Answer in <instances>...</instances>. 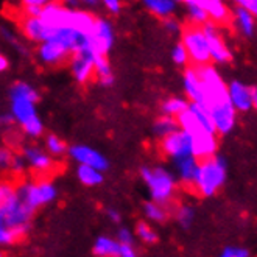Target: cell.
Returning <instances> with one entry per match:
<instances>
[{
    "instance_id": "15",
    "label": "cell",
    "mask_w": 257,
    "mask_h": 257,
    "mask_svg": "<svg viewBox=\"0 0 257 257\" xmlns=\"http://www.w3.org/2000/svg\"><path fill=\"white\" fill-rule=\"evenodd\" d=\"M228 95L237 112H249L252 109V87L241 81H231L228 84Z\"/></svg>"
},
{
    "instance_id": "32",
    "label": "cell",
    "mask_w": 257,
    "mask_h": 257,
    "mask_svg": "<svg viewBox=\"0 0 257 257\" xmlns=\"http://www.w3.org/2000/svg\"><path fill=\"white\" fill-rule=\"evenodd\" d=\"M134 234H136V237H138L142 243H145V245H155V243H158V232L151 228L150 224H147V223H144V221H141V223H138V226H136V231H134Z\"/></svg>"
},
{
    "instance_id": "20",
    "label": "cell",
    "mask_w": 257,
    "mask_h": 257,
    "mask_svg": "<svg viewBox=\"0 0 257 257\" xmlns=\"http://www.w3.org/2000/svg\"><path fill=\"white\" fill-rule=\"evenodd\" d=\"M255 18L252 14L241 8L238 5H235L234 11H232V16H231V24L234 25V28L237 32L243 36V38H252L255 33Z\"/></svg>"
},
{
    "instance_id": "50",
    "label": "cell",
    "mask_w": 257,
    "mask_h": 257,
    "mask_svg": "<svg viewBox=\"0 0 257 257\" xmlns=\"http://www.w3.org/2000/svg\"><path fill=\"white\" fill-rule=\"evenodd\" d=\"M61 2H63L66 7H69V8H77L81 0H61Z\"/></svg>"
},
{
    "instance_id": "21",
    "label": "cell",
    "mask_w": 257,
    "mask_h": 257,
    "mask_svg": "<svg viewBox=\"0 0 257 257\" xmlns=\"http://www.w3.org/2000/svg\"><path fill=\"white\" fill-rule=\"evenodd\" d=\"M200 5L207 11L210 21H214L218 25L231 24L232 11L228 8L224 0H201Z\"/></svg>"
},
{
    "instance_id": "55",
    "label": "cell",
    "mask_w": 257,
    "mask_h": 257,
    "mask_svg": "<svg viewBox=\"0 0 257 257\" xmlns=\"http://www.w3.org/2000/svg\"><path fill=\"white\" fill-rule=\"evenodd\" d=\"M0 125H2V123H0Z\"/></svg>"
},
{
    "instance_id": "4",
    "label": "cell",
    "mask_w": 257,
    "mask_h": 257,
    "mask_svg": "<svg viewBox=\"0 0 257 257\" xmlns=\"http://www.w3.org/2000/svg\"><path fill=\"white\" fill-rule=\"evenodd\" d=\"M181 42L187 49L192 66H204L212 63L207 36L204 33L203 25L190 24L184 27L183 32H181Z\"/></svg>"
},
{
    "instance_id": "13",
    "label": "cell",
    "mask_w": 257,
    "mask_h": 257,
    "mask_svg": "<svg viewBox=\"0 0 257 257\" xmlns=\"http://www.w3.org/2000/svg\"><path fill=\"white\" fill-rule=\"evenodd\" d=\"M69 155L73 161H77L78 164L90 165L98 170L106 172L109 169V162L104 158L98 150L87 147V145H73L69 148Z\"/></svg>"
},
{
    "instance_id": "47",
    "label": "cell",
    "mask_w": 257,
    "mask_h": 257,
    "mask_svg": "<svg viewBox=\"0 0 257 257\" xmlns=\"http://www.w3.org/2000/svg\"><path fill=\"white\" fill-rule=\"evenodd\" d=\"M106 215H108V218H109L112 223H115V224L122 221V215H120V212H118V210H115V209H109L108 212H106Z\"/></svg>"
},
{
    "instance_id": "27",
    "label": "cell",
    "mask_w": 257,
    "mask_h": 257,
    "mask_svg": "<svg viewBox=\"0 0 257 257\" xmlns=\"http://www.w3.org/2000/svg\"><path fill=\"white\" fill-rule=\"evenodd\" d=\"M189 104H190V101L187 97H170L162 101L161 112L172 115V117H178L189 108Z\"/></svg>"
},
{
    "instance_id": "34",
    "label": "cell",
    "mask_w": 257,
    "mask_h": 257,
    "mask_svg": "<svg viewBox=\"0 0 257 257\" xmlns=\"http://www.w3.org/2000/svg\"><path fill=\"white\" fill-rule=\"evenodd\" d=\"M11 95H19V97H27L30 100H33V101H38L39 100V94L36 92V90L27 84V83H16L13 86L11 89Z\"/></svg>"
},
{
    "instance_id": "46",
    "label": "cell",
    "mask_w": 257,
    "mask_h": 257,
    "mask_svg": "<svg viewBox=\"0 0 257 257\" xmlns=\"http://www.w3.org/2000/svg\"><path fill=\"white\" fill-rule=\"evenodd\" d=\"M52 2H55V0H22L24 5H35V7H41V8H44L45 5H49Z\"/></svg>"
},
{
    "instance_id": "26",
    "label": "cell",
    "mask_w": 257,
    "mask_h": 257,
    "mask_svg": "<svg viewBox=\"0 0 257 257\" xmlns=\"http://www.w3.org/2000/svg\"><path fill=\"white\" fill-rule=\"evenodd\" d=\"M178 128H179V123H178V118L176 117L162 114L161 117H158L155 120V123H153V134H155V138H158L161 141V139L165 138V136H169L173 131H176Z\"/></svg>"
},
{
    "instance_id": "31",
    "label": "cell",
    "mask_w": 257,
    "mask_h": 257,
    "mask_svg": "<svg viewBox=\"0 0 257 257\" xmlns=\"http://www.w3.org/2000/svg\"><path fill=\"white\" fill-rule=\"evenodd\" d=\"M175 220L181 228L189 229L195 221V209L190 204H179L175 210Z\"/></svg>"
},
{
    "instance_id": "33",
    "label": "cell",
    "mask_w": 257,
    "mask_h": 257,
    "mask_svg": "<svg viewBox=\"0 0 257 257\" xmlns=\"http://www.w3.org/2000/svg\"><path fill=\"white\" fill-rule=\"evenodd\" d=\"M170 56H172V61H173L178 67H186V66L190 63L187 49L184 47V44H183V42H178V44L173 45Z\"/></svg>"
},
{
    "instance_id": "36",
    "label": "cell",
    "mask_w": 257,
    "mask_h": 257,
    "mask_svg": "<svg viewBox=\"0 0 257 257\" xmlns=\"http://www.w3.org/2000/svg\"><path fill=\"white\" fill-rule=\"evenodd\" d=\"M18 241L21 240L13 228H10L7 224H0V245H14Z\"/></svg>"
},
{
    "instance_id": "1",
    "label": "cell",
    "mask_w": 257,
    "mask_h": 257,
    "mask_svg": "<svg viewBox=\"0 0 257 257\" xmlns=\"http://www.w3.org/2000/svg\"><path fill=\"white\" fill-rule=\"evenodd\" d=\"M203 83V104L209 109L218 136L232 133L237 123V111L228 95V84L221 78L220 72L212 64L195 66Z\"/></svg>"
},
{
    "instance_id": "8",
    "label": "cell",
    "mask_w": 257,
    "mask_h": 257,
    "mask_svg": "<svg viewBox=\"0 0 257 257\" xmlns=\"http://www.w3.org/2000/svg\"><path fill=\"white\" fill-rule=\"evenodd\" d=\"M159 150H161V153L167 159H170L172 162L178 161L181 158L195 156L193 138L183 128H178L172 134L165 136L164 139H161Z\"/></svg>"
},
{
    "instance_id": "23",
    "label": "cell",
    "mask_w": 257,
    "mask_h": 257,
    "mask_svg": "<svg viewBox=\"0 0 257 257\" xmlns=\"http://www.w3.org/2000/svg\"><path fill=\"white\" fill-rule=\"evenodd\" d=\"M92 252L100 257H120V241L112 237L101 235L95 240Z\"/></svg>"
},
{
    "instance_id": "48",
    "label": "cell",
    "mask_w": 257,
    "mask_h": 257,
    "mask_svg": "<svg viewBox=\"0 0 257 257\" xmlns=\"http://www.w3.org/2000/svg\"><path fill=\"white\" fill-rule=\"evenodd\" d=\"M14 120H16V118H14L13 112H10V114H5V115L0 117V123H4V125H13Z\"/></svg>"
},
{
    "instance_id": "9",
    "label": "cell",
    "mask_w": 257,
    "mask_h": 257,
    "mask_svg": "<svg viewBox=\"0 0 257 257\" xmlns=\"http://www.w3.org/2000/svg\"><path fill=\"white\" fill-rule=\"evenodd\" d=\"M221 25L215 24L214 21H207L203 28L204 33L207 36V42H209V49H210V58H212V63L223 66L228 64L232 59V52L229 49V45L226 44L224 36L221 33Z\"/></svg>"
},
{
    "instance_id": "17",
    "label": "cell",
    "mask_w": 257,
    "mask_h": 257,
    "mask_svg": "<svg viewBox=\"0 0 257 257\" xmlns=\"http://www.w3.org/2000/svg\"><path fill=\"white\" fill-rule=\"evenodd\" d=\"M24 156H25L30 167L33 169V172L41 173L42 176L52 173L55 170V167H56L55 161L47 153H45V151H42L38 147L25 148L24 150Z\"/></svg>"
},
{
    "instance_id": "12",
    "label": "cell",
    "mask_w": 257,
    "mask_h": 257,
    "mask_svg": "<svg viewBox=\"0 0 257 257\" xmlns=\"http://www.w3.org/2000/svg\"><path fill=\"white\" fill-rule=\"evenodd\" d=\"M72 52L66 47L63 42L56 39H47L41 42L39 47V58L44 64L47 66H59L69 61Z\"/></svg>"
},
{
    "instance_id": "54",
    "label": "cell",
    "mask_w": 257,
    "mask_h": 257,
    "mask_svg": "<svg viewBox=\"0 0 257 257\" xmlns=\"http://www.w3.org/2000/svg\"><path fill=\"white\" fill-rule=\"evenodd\" d=\"M176 2H178V4H179V2H184V0H176Z\"/></svg>"
},
{
    "instance_id": "18",
    "label": "cell",
    "mask_w": 257,
    "mask_h": 257,
    "mask_svg": "<svg viewBox=\"0 0 257 257\" xmlns=\"http://www.w3.org/2000/svg\"><path fill=\"white\" fill-rule=\"evenodd\" d=\"M21 30L28 39L42 42L49 39L52 27H49L39 16H27L21 21Z\"/></svg>"
},
{
    "instance_id": "37",
    "label": "cell",
    "mask_w": 257,
    "mask_h": 257,
    "mask_svg": "<svg viewBox=\"0 0 257 257\" xmlns=\"http://www.w3.org/2000/svg\"><path fill=\"white\" fill-rule=\"evenodd\" d=\"M14 158V151L11 147H0V172L10 170Z\"/></svg>"
},
{
    "instance_id": "49",
    "label": "cell",
    "mask_w": 257,
    "mask_h": 257,
    "mask_svg": "<svg viewBox=\"0 0 257 257\" xmlns=\"http://www.w3.org/2000/svg\"><path fill=\"white\" fill-rule=\"evenodd\" d=\"M8 66H10V63H8V59L0 53V73L2 72H5L7 69H8Z\"/></svg>"
},
{
    "instance_id": "29",
    "label": "cell",
    "mask_w": 257,
    "mask_h": 257,
    "mask_svg": "<svg viewBox=\"0 0 257 257\" xmlns=\"http://www.w3.org/2000/svg\"><path fill=\"white\" fill-rule=\"evenodd\" d=\"M18 187L11 181H0V212L18 200Z\"/></svg>"
},
{
    "instance_id": "6",
    "label": "cell",
    "mask_w": 257,
    "mask_h": 257,
    "mask_svg": "<svg viewBox=\"0 0 257 257\" xmlns=\"http://www.w3.org/2000/svg\"><path fill=\"white\" fill-rule=\"evenodd\" d=\"M98 52L92 47L89 38L87 41L81 45V47L73 52L69 64H70V72L73 78L80 84H86L95 77V58Z\"/></svg>"
},
{
    "instance_id": "43",
    "label": "cell",
    "mask_w": 257,
    "mask_h": 257,
    "mask_svg": "<svg viewBox=\"0 0 257 257\" xmlns=\"http://www.w3.org/2000/svg\"><path fill=\"white\" fill-rule=\"evenodd\" d=\"M100 2L111 14H118L122 10V0H100Z\"/></svg>"
},
{
    "instance_id": "30",
    "label": "cell",
    "mask_w": 257,
    "mask_h": 257,
    "mask_svg": "<svg viewBox=\"0 0 257 257\" xmlns=\"http://www.w3.org/2000/svg\"><path fill=\"white\" fill-rule=\"evenodd\" d=\"M186 10H187V18L190 21V24L195 25H204L207 21H210L207 11L200 5V4H195V2H187L184 4Z\"/></svg>"
},
{
    "instance_id": "45",
    "label": "cell",
    "mask_w": 257,
    "mask_h": 257,
    "mask_svg": "<svg viewBox=\"0 0 257 257\" xmlns=\"http://www.w3.org/2000/svg\"><path fill=\"white\" fill-rule=\"evenodd\" d=\"M41 7H35V5H24V14L25 16H41Z\"/></svg>"
},
{
    "instance_id": "7",
    "label": "cell",
    "mask_w": 257,
    "mask_h": 257,
    "mask_svg": "<svg viewBox=\"0 0 257 257\" xmlns=\"http://www.w3.org/2000/svg\"><path fill=\"white\" fill-rule=\"evenodd\" d=\"M18 195L25 204L36 210L38 207L49 204L56 198V187L49 179L39 178L36 181H32V183L19 184Z\"/></svg>"
},
{
    "instance_id": "11",
    "label": "cell",
    "mask_w": 257,
    "mask_h": 257,
    "mask_svg": "<svg viewBox=\"0 0 257 257\" xmlns=\"http://www.w3.org/2000/svg\"><path fill=\"white\" fill-rule=\"evenodd\" d=\"M89 41L92 44V47L101 53V55H108L109 50L112 49L114 41H115V35H114V28L112 24L108 19H101L97 18L95 27L92 35L89 36Z\"/></svg>"
},
{
    "instance_id": "10",
    "label": "cell",
    "mask_w": 257,
    "mask_h": 257,
    "mask_svg": "<svg viewBox=\"0 0 257 257\" xmlns=\"http://www.w3.org/2000/svg\"><path fill=\"white\" fill-rule=\"evenodd\" d=\"M75 8L66 7L63 2L55 0V2L45 5L41 11V19L49 27L59 28V27H72Z\"/></svg>"
},
{
    "instance_id": "22",
    "label": "cell",
    "mask_w": 257,
    "mask_h": 257,
    "mask_svg": "<svg viewBox=\"0 0 257 257\" xmlns=\"http://www.w3.org/2000/svg\"><path fill=\"white\" fill-rule=\"evenodd\" d=\"M139 2L150 14L159 19L173 16L178 8L176 0H139Z\"/></svg>"
},
{
    "instance_id": "35",
    "label": "cell",
    "mask_w": 257,
    "mask_h": 257,
    "mask_svg": "<svg viewBox=\"0 0 257 257\" xmlns=\"http://www.w3.org/2000/svg\"><path fill=\"white\" fill-rule=\"evenodd\" d=\"M45 147H47V151H49L50 155H53V156H61V155L66 153V151H69L66 144H64V141H61V139L56 138V136H53V134L49 136L47 141H45Z\"/></svg>"
},
{
    "instance_id": "2",
    "label": "cell",
    "mask_w": 257,
    "mask_h": 257,
    "mask_svg": "<svg viewBox=\"0 0 257 257\" xmlns=\"http://www.w3.org/2000/svg\"><path fill=\"white\" fill-rule=\"evenodd\" d=\"M226 176H228V164L224 158L214 155L210 158L200 159L193 190L203 198H210L224 186Z\"/></svg>"
},
{
    "instance_id": "14",
    "label": "cell",
    "mask_w": 257,
    "mask_h": 257,
    "mask_svg": "<svg viewBox=\"0 0 257 257\" xmlns=\"http://www.w3.org/2000/svg\"><path fill=\"white\" fill-rule=\"evenodd\" d=\"M198 167H200V159L196 156H187L173 161V172L176 175L178 183L187 189H193Z\"/></svg>"
},
{
    "instance_id": "53",
    "label": "cell",
    "mask_w": 257,
    "mask_h": 257,
    "mask_svg": "<svg viewBox=\"0 0 257 257\" xmlns=\"http://www.w3.org/2000/svg\"><path fill=\"white\" fill-rule=\"evenodd\" d=\"M0 224H5V218H4V214L0 212Z\"/></svg>"
},
{
    "instance_id": "51",
    "label": "cell",
    "mask_w": 257,
    "mask_h": 257,
    "mask_svg": "<svg viewBox=\"0 0 257 257\" xmlns=\"http://www.w3.org/2000/svg\"><path fill=\"white\" fill-rule=\"evenodd\" d=\"M252 109L257 111V89H252Z\"/></svg>"
},
{
    "instance_id": "41",
    "label": "cell",
    "mask_w": 257,
    "mask_h": 257,
    "mask_svg": "<svg viewBox=\"0 0 257 257\" xmlns=\"http://www.w3.org/2000/svg\"><path fill=\"white\" fill-rule=\"evenodd\" d=\"M136 234H133V231L130 228H120L117 231V240L120 243H134Z\"/></svg>"
},
{
    "instance_id": "3",
    "label": "cell",
    "mask_w": 257,
    "mask_h": 257,
    "mask_svg": "<svg viewBox=\"0 0 257 257\" xmlns=\"http://www.w3.org/2000/svg\"><path fill=\"white\" fill-rule=\"evenodd\" d=\"M141 178L148 189L151 200L165 206L173 201L179 184L175 172H170L162 165H155V167L145 165L141 169Z\"/></svg>"
},
{
    "instance_id": "38",
    "label": "cell",
    "mask_w": 257,
    "mask_h": 257,
    "mask_svg": "<svg viewBox=\"0 0 257 257\" xmlns=\"http://www.w3.org/2000/svg\"><path fill=\"white\" fill-rule=\"evenodd\" d=\"M221 257H248L249 255V251L245 248V246H237V245H232V246H226L223 248V251L220 252Z\"/></svg>"
},
{
    "instance_id": "44",
    "label": "cell",
    "mask_w": 257,
    "mask_h": 257,
    "mask_svg": "<svg viewBox=\"0 0 257 257\" xmlns=\"http://www.w3.org/2000/svg\"><path fill=\"white\" fill-rule=\"evenodd\" d=\"M136 254V248L134 243H120V257H134Z\"/></svg>"
},
{
    "instance_id": "5",
    "label": "cell",
    "mask_w": 257,
    "mask_h": 257,
    "mask_svg": "<svg viewBox=\"0 0 257 257\" xmlns=\"http://www.w3.org/2000/svg\"><path fill=\"white\" fill-rule=\"evenodd\" d=\"M35 104L36 101L27 97L11 95V112L14 118L19 122L25 134L32 136V138H39L44 133V125L36 112Z\"/></svg>"
},
{
    "instance_id": "52",
    "label": "cell",
    "mask_w": 257,
    "mask_h": 257,
    "mask_svg": "<svg viewBox=\"0 0 257 257\" xmlns=\"http://www.w3.org/2000/svg\"><path fill=\"white\" fill-rule=\"evenodd\" d=\"M83 4H86V5H97L100 0H81Z\"/></svg>"
},
{
    "instance_id": "28",
    "label": "cell",
    "mask_w": 257,
    "mask_h": 257,
    "mask_svg": "<svg viewBox=\"0 0 257 257\" xmlns=\"http://www.w3.org/2000/svg\"><path fill=\"white\" fill-rule=\"evenodd\" d=\"M144 214L150 221H153V223H164L169 218V210L165 207V204L158 203L155 200L147 201L144 204Z\"/></svg>"
},
{
    "instance_id": "39",
    "label": "cell",
    "mask_w": 257,
    "mask_h": 257,
    "mask_svg": "<svg viewBox=\"0 0 257 257\" xmlns=\"http://www.w3.org/2000/svg\"><path fill=\"white\" fill-rule=\"evenodd\" d=\"M25 156L24 155H18V153H14V158H13V162H11V167L10 170L16 175V176H22V173L25 172V165L28 162H25Z\"/></svg>"
},
{
    "instance_id": "25",
    "label": "cell",
    "mask_w": 257,
    "mask_h": 257,
    "mask_svg": "<svg viewBox=\"0 0 257 257\" xmlns=\"http://www.w3.org/2000/svg\"><path fill=\"white\" fill-rule=\"evenodd\" d=\"M95 78L104 87H109L114 83V73L106 59V55L98 53L95 58Z\"/></svg>"
},
{
    "instance_id": "16",
    "label": "cell",
    "mask_w": 257,
    "mask_h": 257,
    "mask_svg": "<svg viewBox=\"0 0 257 257\" xmlns=\"http://www.w3.org/2000/svg\"><path fill=\"white\" fill-rule=\"evenodd\" d=\"M33 214H35V209L30 207L28 204H25L18 196V200L4 210L5 224L10 226V228H16V226H22V224H30V221H32V218H33Z\"/></svg>"
},
{
    "instance_id": "19",
    "label": "cell",
    "mask_w": 257,
    "mask_h": 257,
    "mask_svg": "<svg viewBox=\"0 0 257 257\" xmlns=\"http://www.w3.org/2000/svg\"><path fill=\"white\" fill-rule=\"evenodd\" d=\"M183 86H184V94L192 103H203L204 92H203V83L200 80L198 70L195 66L187 67L184 70L183 77Z\"/></svg>"
},
{
    "instance_id": "24",
    "label": "cell",
    "mask_w": 257,
    "mask_h": 257,
    "mask_svg": "<svg viewBox=\"0 0 257 257\" xmlns=\"http://www.w3.org/2000/svg\"><path fill=\"white\" fill-rule=\"evenodd\" d=\"M77 178L81 184L87 186V187H95L100 186L103 183V170H98L95 167H90V165H84L80 164L77 169Z\"/></svg>"
},
{
    "instance_id": "42",
    "label": "cell",
    "mask_w": 257,
    "mask_h": 257,
    "mask_svg": "<svg viewBox=\"0 0 257 257\" xmlns=\"http://www.w3.org/2000/svg\"><path fill=\"white\" fill-rule=\"evenodd\" d=\"M234 4L248 10L252 16L257 19V0H234Z\"/></svg>"
},
{
    "instance_id": "40",
    "label": "cell",
    "mask_w": 257,
    "mask_h": 257,
    "mask_svg": "<svg viewBox=\"0 0 257 257\" xmlns=\"http://www.w3.org/2000/svg\"><path fill=\"white\" fill-rule=\"evenodd\" d=\"M162 24H164V28L167 30L169 33H172V35H176V33H181L183 32V24H181L176 18H175V14L173 16H170V18H165V19H162Z\"/></svg>"
}]
</instances>
